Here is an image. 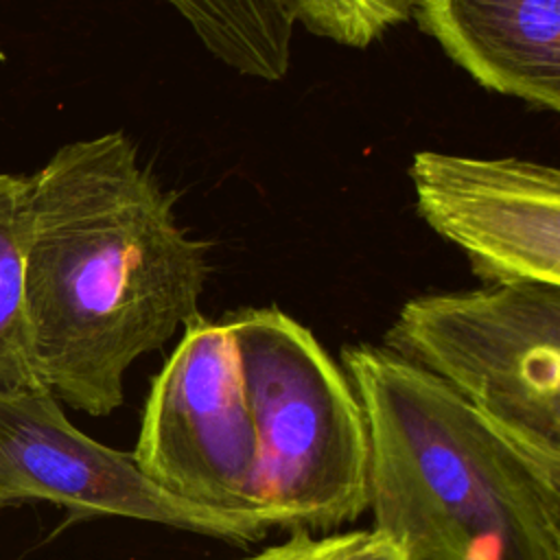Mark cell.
Segmentation results:
<instances>
[{"label":"cell","instance_id":"1","mask_svg":"<svg viewBox=\"0 0 560 560\" xmlns=\"http://www.w3.org/2000/svg\"><path fill=\"white\" fill-rule=\"evenodd\" d=\"M125 131L72 140L28 175L24 291L39 381L103 418L127 370L199 313L208 243L179 223Z\"/></svg>","mask_w":560,"mask_h":560},{"label":"cell","instance_id":"2","mask_svg":"<svg viewBox=\"0 0 560 560\" xmlns=\"http://www.w3.org/2000/svg\"><path fill=\"white\" fill-rule=\"evenodd\" d=\"M339 363L365 413L372 527L407 560H560V457L383 343Z\"/></svg>","mask_w":560,"mask_h":560},{"label":"cell","instance_id":"3","mask_svg":"<svg viewBox=\"0 0 560 560\" xmlns=\"http://www.w3.org/2000/svg\"><path fill=\"white\" fill-rule=\"evenodd\" d=\"M256 431L262 501L282 532H330L368 512L370 442L341 363L278 306L225 315Z\"/></svg>","mask_w":560,"mask_h":560},{"label":"cell","instance_id":"4","mask_svg":"<svg viewBox=\"0 0 560 560\" xmlns=\"http://www.w3.org/2000/svg\"><path fill=\"white\" fill-rule=\"evenodd\" d=\"M383 346L560 457V284L503 282L407 300Z\"/></svg>","mask_w":560,"mask_h":560},{"label":"cell","instance_id":"5","mask_svg":"<svg viewBox=\"0 0 560 560\" xmlns=\"http://www.w3.org/2000/svg\"><path fill=\"white\" fill-rule=\"evenodd\" d=\"M131 457L168 494L221 512L267 510L256 431L225 319L197 313L153 376Z\"/></svg>","mask_w":560,"mask_h":560},{"label":"cell","instance_id":"6","mask_svg":"<svg viewBox=\"0 0 560 560\" xmlns=\"http://www.w3.org/2000/svg\"><path fill=\"white\" fill-rule=\"evenodd\" d=\"M46 501L77 518H131L234 545L273 529L269 510L221 512L153 483L131 457L77 429L46 387L0 389V510Z\"/></svg>","mask_w":560,"mask_h":560},{"label":"cell","instance_id":"7","mask_svg":"<svg viewBox=\"0 0 560 560\" xmlns=\"http://www.w3.org/2000/svg\"><path fill=\"white\" fill-rule=\"evenodd\" d=\"M424 223L468 258L481 284H560V171L523 158L416 151Z\"/></svg>","mask_w":560,"mask_h":560},{"label":"cell","instance_id":"8","mask_svg":"<svg viewBox=\"0 0 560 560\" xmlns=\"http://www.w3.org/2000/svg\"><path fill=\"white\" fill-rule=\"evenodd\" d=\"M413 18L483 90L560 109V0H418Z\"/></svg>","mask_w":560,"mask_h":560},{"label":"cell","instance_id":"9","mask_svg":"<svg viewBox=\"0 0 560 560\" xmlns=\"http://www.w3.org/2000/svg\"><path fill=\"white\" fill-rule=\"evenodd\" d=\"M201 46L236 74L282 81L291 66L295 22L276 0H164Z\"/></svg>","mask_w":560,"mask_h":560},{"label":"cell","instance_id":"10","mask_svg":"<svg viewBox=\"0 0 560 560\" xmlns=\"http://www.w3.org/2000/svg\"><path fill=\"white\" fill-rule=\"evenodd\" d=\"M28 175L0 173V389L39 387L24 291Z\"/></svg>","mask_w":560,"mask_h":560},{"label":"cell","instance_id":"11","mask_svg":"<svg viewBox=\"0 0 560 560\" xmlns=\"http://www.w3.org/2000/svg\"><path fill=\"white\" fill-rule=\"evenodd\" d=\"M308 33L348 48H368L413 18L418 0H276Z\"/></svg>","mask_w":560,"mask_h":560},{"label":"cell","instance_id":"12","mask_svg":"<svg viewBox=\"0 0 560 560\" xmlns=\"http://www.w3.org/2000/svg\"><path fill=\"white\" fill-rule=\"evenodd\" d=\"M232 560H407L398 542L376 529H291L284 540Z\"/></svg>","mask_w":560,"mask_h":560}]
</instances>
